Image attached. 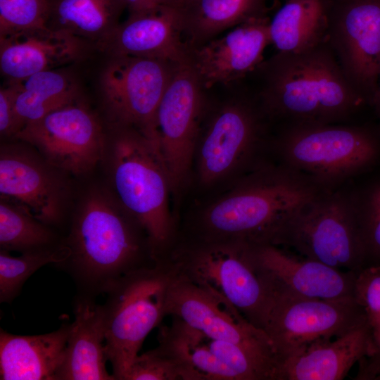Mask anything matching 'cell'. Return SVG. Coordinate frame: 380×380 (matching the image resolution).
<instances>
[{"label": "cell", "instance_id": "6da1fadb", "mask_svg": "<svg viewBox=\"0 0 380 380\" xmlns=\"http://www.w3.org/2000/svg\"><path fill=\"white\" fill-rule=\"evenodd\" d=\"M95 173L77 181L63 232L68 256L56 264L72 278L77 296L94 299L124 276L156 264L144 229Z\"/></svg>", "mask_w": 380, "mask_h": 380}, {"label": "cell", "instance_id": "7a4b0ae2", "mask_svg": "<svg viewBox=\"0 0 380 380\" xmlns=\"http://www.w3.org/2000/svg\"><path fill=\"white\" fill-rule=\"evenodd\" d=\"M258 73L259 106L281 126L346 123L367 104L346 77L327 39L299 52L277 51Z\"/></svg>", "mask_w": 380, "mask_h": 380}, {"label": "cell", "instance_id": "3957f363", "mask_svg": "<svg viewBox=\"0 0 380 380\" xmlns=\"http://www.w3.org/2000/svg\"><path fill=\"white\" fill-rule=\"evenodd\" d=\"M328 190L281 164L259 169L207 208L187 238L274 245L284 224Z\"/></svg>", "mask_w": 380, "mask_h": 380}, {"label": "cell", "instance_id": "277c9868", "mask_svg": "<svg viewBox=\"0 0 380 380\" xmlns=\"http://www.w3.org/2000/svg\"><path fill=\"white\" fill-rule=\"evenodd\" d=\"M98 168L100 177L124 208L146 231L155 261L165 260L177 239L169 207L172 189L161 155L137 129L106 125Z\"/></svg>", "mask_w": 380, "mask_h": 380}, {"label": "cell", "instance_id": "5b68a950", "mask_svg": "<svg viewBox=\"0 0 380 380\" xmlns=\"http://www.w3.org/2000/svg\"><path fill=\"white\" fill-rule=\"evenodd\" d=\"M165 260L177 276L227 299L264 331L274 295L252 260L249 243L186 238L175 243Z\"/></svg>", "mask_w": 380, "mask_h": 380}, {"label": "cell", "instance_id": "8992f818", "mask_svg": "<svg viewBox=\"0 0 380 380\" xmlns=\"http://www.w3.org/2000/svg\"><path fill=\"white\" fill-rule=\"evenodd\" d=\"M274 146L280 164L334 189L376 164L380 131L346 123L281 126Z\"/></svg>", "mask_w": 380, "mask_h": 380}, {"label": "cell", "instance_id": "52a82bcc", "mask_svg": "<svg viewBox=\"0 0 380 380\" xmlns=\"http://www.w3.org/2000/svg\"><path fill=\"white\" fill-rule=\"evenodd\" d=\"M176 271L167 260L119 279L102 305L105 355L115 380H123L142 343L165 315L169 287Z\"/></svg>", "mask_w": 380, "mask_h": 380}, {"label": "cell", "instance_id": "ba28073f", "mask_svg": "<svg viewBox=\"0 0 380 380\" xmlns=\"http://www.w3.org/2000/svg\"><path fill=\"white\" fill-rule=\"evenodd\" d=\"M274 245L342 270L358 272L365 267L349 183L303 208L284 224Z\"/></svg>", "mask_w": 380, "mask_h": 380}, {"label": "cell", "instance_id": "9c48e42d", "mask_svg": "<svg viewBox=\"0 0 380 380\" xmlns=\"http://www.w3.org/2000/svg\"><path fill=\"white\" fill-rule=\"evenodd\" d=\"M77 180L30 144L12 139L0 146V199L12 202L63 232Z\"/></svg>", "mask_w": 380, "mask_h": 380}, {"label": "cell", "instance_id": "30bf717a", "mask_svg": "<svg viewBox=\"0 0 380 380\" xmlns=\"http://www.w3.org/2000/svg\"><path fill=\"white\" fill-rule=\"evenodd\" d=\"M178 65L156 58L112 56L100 80L106 125L137 129L160 153L156 115Z\"/></svg>", "mask_w": 380, "mask_h": 380}, {"label": "cell", "instance_id": "8fae6325", "mask_svg": "<svg viewBox=\"0 0 380 380\" xmlns=\"http://www.w3.org/2000/svg\"><path fill=\"white\" fill-rule=\"evenodd\" d=\"M106 136V124L77 100L25 125L13 139L30 144L51 164L80 180L97 171Z\"/></svg>", "mask_w": 380, "mask_h": 380}, {"label": "cell", "instance_id": "7c38bea8", "mask_svg": "<svg viewBox=\"0 0 380 380\" xmlns=\"http://www.w3.org/2000/svg\"><path fill=\"white\" fill-rule=\"evenodd\" d=\"M327 42L346 77L372 106L380 75V0H327Z\"/></svg>", "mask_w": 380, "mask_h": 380}, {"label": "cell", "instance_id": "4fadbf2b", "mask_svg": "<svg viewBox=\"0 0 380 380\" xmlns=\"http://www.w3.org/2000/svg\"><path fill=\"white\" fill-rule=\"evenodd\" d=\"M367 322L355 300L276 296L264 331L278 367L283 359L311 343L341 336Z\"/></svg>", "mask_w": 380, "mask_h": 380}, {"label": "cell", "instance_id": "5bb4252c", "mask_svg": "<svg viewBox=\"0 0 380 380\" xmlns=\"http://www.w3.org/2000/svg\"><path fill=\"white\" fill-rule=\"evenodd\" d=\"M165 315L177 317L210 338L239 345L277 369L266 333L251 324L227 299L176 275L167 295Z\"/></svg>", "mask_w": 380, "mask_h": 380}, {"label": "cell", "instance_id": "9a60e30c", "mask_svg": "<svg viewBox=\"0 0 380 380\" xmlns=\"http://www.w3.org/2000/svg\"><path fill=\"white\" fill-rule=\"evenodd\" d=\"M203 89L186 62L179 64L158 108L160 150L172 189L181 187L189 173L200 132Z\"/></svg>", "mask_w": 380, "mask_h": 380}, {"label": "cell", "instance_id": "2e32d148", "mask_svg": "<svg viewBox=\"0 0 380 380\" xmlns=\"http://www.w3.org/2000/svg\"><path fill=\"white\" fill-rule=\"evenodd\" d=\"M265 118L258 102L250 100L230 101L215 113L198 145L203 184H213L249 161L260 146Z\"/></svg>", "mask_w": 380, "mask_h": 380}, {"label": "cell", "instance_id": "e0dca14e", "mask_svg": "<svg viewBox=\"0 0 380 380\" xmlns=\"http://www.w3.org/2000/svg\"><path fill=\"white\" fill-rule=\"evenodd\" d=\"M252 260L276 296L355 299L357 272L296 255L273 244H249Z\"/></svg>", "mask_w": 380, "mask_h": 380}, {"label": "cell", "instance_id": "ac0fdd59", "mask_svg": "<svg viewBox=\"0 0 380 380\" xmlns=\"http://www.w3.org/2000/svg\"><path fill=\"white\" fill-rule=\"evenodd\" d=\"M270 23L267 16L253 20L203 44L187 45L186 62L203 89L251 75L264 61L265 49L271 44Z\"/></svg>", "mask_w": 380, "mask_h": 380}, {"label": "cell", "instance_id": "d6986e66", "mask_svg": "<svg viewBox=\"0 0 380 380\" xmlns=\"http://www.w3.org/2000/svg\"><path fill=\"white\" fill-rule=\"evenodd\" d=\"M83 50L80 37L49 25L0 35V69L11 81L56 69L76 60Z\"/></svg>", "mask_w": 380, "mask_h": 380}, {"label": "cell", "instance_id": "ffe728a7", "mask_svg": "<svg viewBox=\"0 0 380 380\" xmlns=\"http://www.w3.org/2000/svg\"><path fill=\"white\" fill-rule=\"evenodd\" d=\"M374 351L367 322L334 340L316 341L285 357L278 365L277 380H341Z\"/></svg>", "mask_w": 380, "mask_h": 380}, {"label": "cell", "instance_id": "44dd1931", "mask_svg": "<svg viewBox=\"0 0 380 380\" xmlns=\"http://www.w3.org/2000/svg\"><path fill=\"white\" fill-rule=\"evenodd\" d=\"M101 42L111 56L151 58L176 65L187 58V44L172 7L129 14Z\"/></svg>", "mask_w": 380, "mask_h": 380}, {"label": "cell", "instance_id": "7402d4cb", "mask_svg": "<svg viewBox=\"0 0 380 380\" xmlns=\"http://www.w3.org/2000/svg\"><path fill=\"white\" fill-rule=\"evenodd\" d=\"M65 356L56 380H115L106 368L102 305L76 296Z\"/></svg>", "mask_w": 380, "mask_h": 380}, {"label": "cell", "instance_id": "603a6c76", "mask_svg": "<svg viewBox=\"0 0 380 380\" xmlns=\"http://www.w3.org/2000/svg\"><path fill=\"white\" fill-rule=\"evenodd\" d=\"M71 324L33 336L15 335L0 329L1 380H56Z\"/></svg>", "mask_w": 380, "mask_h": 380}, {"label": "cell", "instance_id": "cb8c5ba5", "mask_svg": "<svg viewBox=\"0 0 380 380\" xmlns=\"http://www.w3.org/2000/svg\"><path fill=\"white\" fill-rule=\"evenodd\" d=\"M188 46L203 44L224 31L267 17V0H177L172 7Z\"/></svg>", "mask_w": 380, "mask_h": 380}, {"label": "cell", "instance_id": "d4e9b609", "mask_svg": "<svg viewBox=\"0 0 380 380\" xmlns=\"http://www.w3.org/2000/svg\"><path fill=\"white\" fill-rule=\"evenodd\" d=\"M172 317L170 326L160 327L157 347L177 365L182 380H240L211 351L206 334L177 317Z\"/></svg>", "mask_w": 380, "mask_h": 380}, {"label": "cell", "instance_id": "484cf974", "mask_svg": "<svg viewBox=\"0 0 380 380\" xmlns=\"http://www.w3.org/2000/svg\"><path fill=\"white\" fill-rule=\"evenodd\" d=\"M327 0H288L270 23L277 51L299 52L327 39Z\"/></svg>", "mask_w": 380, "mask_h": 380}, {"label": "cell", "instance_id": "4316f807", "mask_svg": "<svg viewBox=\"0 0 380 380\" xmlns=\"http://www.w3.org/2000/svg\"><path fill=\"white\" fill-rule=\"evenodd\" d=\"M12 82L15 84L14 136L25 125L77 101L75 83L69 76L56 69L41 71Z\"/></svg>", "mask_w": 380, "mask_h": 380}, {"label": "cell", "instance_id": "83f0119b", "mask_svg": "<svg viewBox=\"0 0 380 380\" xmlns=\"http://www.w3.org/2000/svg\"><path fill=\"white\" fill-rule=\"evenodd\" d=\"M123 9L118 0H51L49 20L52 27L101 40L119 24Z\"/></svg>", "mask_w": 380, "mask_h": 380}, {"label": "cell", "instance_id": "f1b7e54d", "mask_svg": "<svg viewBox=\"0 0 380 380\" xmlns=\"http://www.w3.org/2000/svg\"><path fill=\"white\" fill-rule=\"evenodd\" d=\"M63 233L18 205L0 199V250L21 253L63 247Z\"/></svg>", "mask_w": 380, "mask_h": 380}, {"label": "cell", "instance_id": "f546056e", "mask_svg": "<svg viewBox=\"0 0 380 380\" xmlns=\"http://www.w3.org/2000/svg\"><path fill=\"white\" fill-rule=\"evenodd\" d=\"M350 191L365 267L380 266V176L363 184L350 186Z\"/></svg>", "mask_w": 380, "mask_h": 380}, {"label": "cell", "instance_id": "4dcf8cb0", "mask_svg": "<svg viewBox=\"0 0 380 380\" xmlns=\"http://www.w3.org/2000/svg\"><path fill=\"white\" fill-rule=\"evenodd\" d=\"M67 256L65 245L58 248L21 253L18 257L0 250V303H11L36 271L49 263L61 262Z\"/></svg>", "mask_w": 380, "mask_h": 380}, {"label": "cell", "instance_id": "1f68e13d", "mask_svg": "<svg viewBox=\"0 0 380 380\" xmlns=\"http://www.w3.org/2000/svg\"><path fill=\"white\" fill-rule=\"evenodd\" d=\"M51 0H0V35L48 25Z\"/></svg>", "mask_w": 380, "mask_h": 380}, {"label": "cell", "instance_id": "d6a6232c", "mask_svg": "<svg viewBox=\"0 0 380 380\" xmlns=\"http://www.w3.org/2000/svg\"><path fill=\"white\" fill-rule=\"evenodd\" d=\"M354 295L365 311L376 344L380 341V266H368L357 272Z\"/></svg>", "mask_w": 380, "mask_h": 380}, {"label": "cell", "instance_id": "836d02e7", "mask_svg": "<svg viewBox=\"0 0 380 380\" xmlns=\"http://www.w3.org/2000/svg\"><path fill=\"white\" fill-rule=\"evenodd\" d=\"M123 380H182L175 362L158 347L137 355Z\"/></svg>", "mask_w": 380, "mask_h": 380}, {"label": "cell", "instance_id": "e575fe53", "mask_svg": "<svg viewBox=\"0 0 380 380\" xmlns=\"http://www.w3.org/2000/svg\"><path fill=\"white\" fill-rule=\"evenodd\" d=\"M14 95L15 84L12 81L0 89V134L6 140L14 136Z\"/></svg>", "mask_w": 380, "mask_h": 380}, {"label": "cell", "instance_id": "d590c367", "mask_svg": "<svg viewBox=\"0 0 380 380\" xmlns=\"http://www.w3.org/2000/svg\"><path fill=\"white\" fill-rule=\"evenodd\" d=\"M358 363L359 369L355 379L375 380L380 374V341L375 344L374 353L363 357Z\"/></svg>", "mask_w": 380, "mask_h": 380}, {"label": "cell", "instance_id": "8d00e7d4", "mask_svg": "<svg viewBox=\"0 0 380 380\" xmlns=\"http://www.w3.org/2000/svg\"><path fill=\"white\" fill-rule=\"evenodd\" d=\"M129 14L146 13L172 7L177 0H118Z\"/></svg>", "mask_w": 380, "mask_h": 380}, {"label": "cell", "instance_id": "74e56055", "mask_svg": "<svg viewBox=\"0 0 380 380\" xmlns=\"http://www.w3.org/2000/svg\"><path fill=\"white\" fill-rule=\"evenodd\" d=\"M372 106L374 108V110L377 115L380 118V75H379L378 89L375 94L374 99L373 100Z\"/></svg>", "mask_w": 380, "mask_h": 380}, {"label": "cell", "instance_id": "f35d334b", "mask_svg": "<svg viewBox=\"0 0 380 380\" xmlns=\"http://www.w3.org/2000/svg\"><path fill=\"white\" fill-rule=\"evenodd\" d=\"M375 380H380V374L376 377Z\"/></svg>", "mask_w": 380, "mask_h": 380}]
</instances>
